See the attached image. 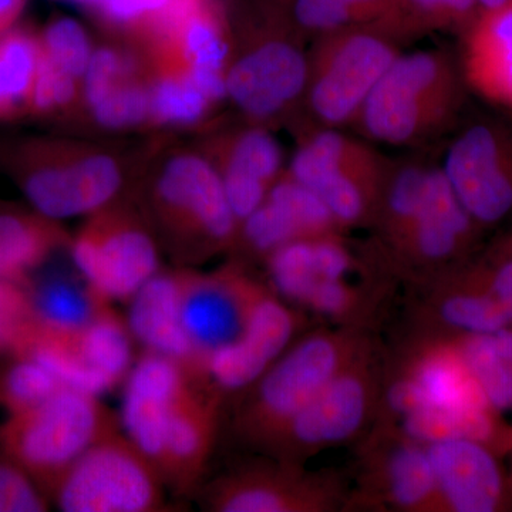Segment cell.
Here are the masks:
<instances>
[{"mask_svg":"<svg viewBox=\"0 0 512 512\" xmlns=\"http://www.w3.org/2000/svg\"><path fill=\"white\" fill-rule=\"evenodd\" d=\"M477 227L440 165H431L423 183L400 188L383 202L373 224L376 254L390 274L429 284L463 264Z\"/></svg>","mask_w":512,"mask_h":512,"instance_id":"obj_1","label":"cell"},{"mask_svg":"<svg viewBox=\"0 0 512 512\" xmlns=\"http://www.w3.org/2000/svg\"><path fill=\"white\" fill-rule=\"evenodd\" d=\"M228 16L241 47L231 52L225 94L252 124L262 126L305 99L311 60L288 9L234 0Z\"/></svg>","mask_w":512,"mask_h":512,"instance_id":"obj_2","label":"cell"},{"mask_svg":"<svg viewBox=\"0 0 512 512\" xmlns=\"http://www.w3.org/2000/svg\"><path fill=\"white\" fill-rule=\"evenodd\" d=\"M375 345L369 329L360 326L320 328L296 339L241 392L232 417L235 436L259 450L333 377Z\"/></svg>","mask_w":512,"mask_h":512,"instance_id":"obj_3","label":"cell"},{"mask_svg":"<svg viewBox=\"0 0 512 512\" xmlns=\"http://www.w3.org/2000/svg\"><path fill=\"white\" fill-rule=\"evenodd\" d=\"M144 208L146 221L184 268L237 244L239 222L210 158L185 151L168 158L147 188Z\"/></svg>","mask_w":512,"mask_h":512,"instance_id":"obj_4","label":"cell"},{"mask_svg":"<svg viewBox=\"0 0 512 512\" xmlns=\"http://www.w3.org/2000/svg\"><path fill=\"white\" fill-rule=\"evenodd\" d=\"M0 164L36 212L55 221L107 207L124 184L113 156L55 138L8 141L0 147Z\"/></svg>","mask_w":512,"mask_h":512,"instance_id":"obj_5","label":"cell"},{"mask_svg":"<svg viewBox=\"0 0 512 512\" xmlns=\"http://www.w3.org/2000/svg\"><path fill=\"white\" fill-rule=\"evenodd\" d=\"M460 94V74L446 53H399L355 124L376 143L416 146L447 126L456 114Z\"/></svg>","mask_w":512,"mask_h":512,"instance_id":"obj_6","label":"cell"},{"mask_svg":"<svg viewBox=\"0 0 512 512\" xmlns=\"http://www.w3.org/2000/svg\"><path fill=\"white\" fill-rule=\"evenodd\" d=\"M117 430L99 396L62 387L35 409L0 423V448L49 497L87 448Z\"/></svg>","mask_w":512,"mask_h":512,"instance_id":"obj_7","label":"cell"},{"mask_svg":"<svg viewBox=\"0 0 512 512\" xmlns=\"http://www.w3.org/2000/svg\"><path fill=\"white\" fill-rule=\"evenodd\" d=\"M383 375L384 357L375 345L333 377L259 451L303 466L320 451L362 439L376 419Z\"/></svg>","mask_w":512,"mask_h":512,"instance_id":"obj_8","label":"cell"},{"mask_svg":"<svg viewBox=\"0 0 512 512\" xmlns=\"http://www.w3.org/2000/svg\"><path fill=\"white\" fill-rule=\"evenodd\" d=\"M393 164L339 128L306 134L288 173L329 208L340 227H372Z\"/></svg>","mask_w":512,"mask_h":512,"instance_id":"obj_9","label":"cell"},{"mask_svg":"<svg viewBox=\"0 0 512 512\" xmlns=\"http://www.w3.org/2000/svg\"><path fill=\"white\" fill-rule=\"evenodd\" d=\"M397 43L372 26L316 37L305 100L323 127L355 123L370 93L399 55Z\"/></svg>","mask_w":512,"mask_h":512,"instance_id":"obj_10","label":"cell"},{"mask_svg":"<svg viewBox=\"0 0 512 512\" xmlns=\"http://www.w3.org/2000/svg\"><path fill=\"white\" fill-rule=\"evenodd\" d=\"M157 468L119 430L94 443L53 490L64 512L168 511Z\"/></svg>","mask_w":512,"mask_h":512,"instance_id":"obj_11","label":"cell"},{"mask_svg":"<svg viewBox=\"0 0 512 512\" xmlns=\"http://www.w3.org/2000/svg\"><path fill=\"white\" fill-rule=\"evenodd\" d=\"M74 265L101 298L130 302L160 271L153 232L136 211L111 202L70 242Z\"/></svg>","mask_w":512,"mask_h":512,"instance_id":"obj_12","label":"cell"},{"mask_svg":"<svg viewBox=\"0 0 512 512\" xmlns=\"http://www.w3.org/2000/svg\"><path fill=\"white\" fill-rule=\"evenodd\" d=\"M443 512L426 444L373 423L357 448V488L346 510Z\"/></svg>","mask_w":512,"mask_h":512,"instance_id":"obj_13","label":"cell"},{"mask_svg":"<svg viewBox=\"0 0 512 512\" xmlns=\"http://www.w3.org/2000/svg\"><path fill=\"white\" fill-rule=\"evenodd\" d=\"M181 322L190 340L202 386H208V362L231 345L247 326L251 313L269 286L239 262L212 272L177 269Z\"/></svg>","mask_w":512,"mask_h":512,"instance_id":"obj_14","label":"cell"},{"mask_svg":"<svg viewBox=\"0 0 512 512\" xmlns=\"http://www.w3.org/2000/svg\"><path fill=\"white\" fill-rule=\"evenodd\" d=\"M348 498L339 474L274 460L217 478L202 491L201 505L212 512H333L346 510Z\"/></svg>","mask_w":512,"mask_h":512,"instance_id":"obj_15","label":"cell"},{"mask_svg":"<svg viewBox=\"0 0 512 512\" xmlns=\"http://www.w3.org/2000/svg\"><path fill=\"white\" fill-rule=\"evenodd\" d=\"M444 177L477 225H493L512 212V133L494 123L461 131L447 148Z\"/></svg>","mask_w":512,"mask_h":512,"instance_id":"obj_16","label":"cell"},{"mask_svg":"<svg viewBox=\"0 0 512 512\" xmlns=\"http://www.w3.org/2000/svg\"><path fill=\"white\" fill-rule=\"evenodd\" d=\"M305 326V316L269 289L238 339L212 355L208 386L224 396L244 392L298 339Z\"/></svg>","mask_w":512,"mask_h":512,"instance_id":"obj_17","label":"cell"},{"mask_svg":"<svg viewBox=\"0 0 512 512\" xmlns=\"http://www.w3.org/2000/svg\"><path fill=\"white\" fill-rule=\"evenodd\" d=\"M345 232L318 195L286 171L242 222L235 248L265 259L289 242Z\"/></svg>","mask_w":512,"mask_h":512,"instance_id":"obj_18","label":"cell"},{"mask_svg":"<svg viewBox=\"0 0 512 512\" xmlns=\"http://www.w3.org/2000/svg\"><path fill=\"white\" fill-rule=\"evenodd\" d=\"M224 397L212 387L191 384L174 403L160 474L175 494L191 493L200 483L217 441Z\"/></svg>","mask_w":512,"mask_h":512,"instance_id":"obj_19","label":"cell"},{"mask_svg":"<svg viewBox=\"0 0 512 512\" xmlns=\"http://www.w3.org/2000/svg\"><path fill=\"white\" fill-rule=\"evenodd\" d=\"M124 383L126 436L160 473L171 409L178 397L197 383L173 360L148 350L134 363Z\"/></svg>","mask_w":512,"mask_h":512,"instance_id":"obj_20","label":"cell"},{"mask_svg":"<svg viewBox=\"0 0 512 512\" xmlns=\"http://www.w3.org/2000/svg\"><path fill=\"white\" fill-rule=\"evenodd\" d=\"M443 512H495L507 504L497 454L470 440L426 444Z\"/></svg>","mask_w":512,"mask_h":512,"instance_id":"obj_21","label":"cell"},{"mask_svg":"<svg viewBox=\"0 0 512 512\" xmlns=\"http://www.w3.org/2000/svg\"><path fill=\"white\" fill-rule=\"evenodd\" d=\"M215 140L211 161L241 227L282 175L281 146L259 124L229 131Z\"/></svg>","mask_w":512,"mask_h":512,"instance_id":"obj_22","label":"cell"},{"mask_svg":"<svg viewBox=\"0 0 512 512\" xmlns=\"http://www.w3.org/2000/svg\"><path fill=\"white\" fill-rule=\"evenodd\" d=\"M264 261L271 281L269 288L279 298L298 306L322 279H353L370 271L346 244L345 234L289 242Z\"/></svg>","mask_w":512,"mask_h":512,"instance_id":"obj_23","label":"cell"},{"mask_svg":"<svg viewBox=\"0 0 512 512\" xmlns=\"http://www.w3.org/2000/svg\"><path fill=\"white\" fill-rule=\"evenodd\" d=\"M463 37L464 82L488 103L512 109V0L481 10Z\"/></svg>","mask_w":512,"mask_h":512,"instance_id":"obj_24","label":"cell"},{"mask_svg":"<svg viewBox=\"0 0 512 512\" xmlns=\"http://www.w3.org/2000/svg\"><path fill=\"white\" fill-rule=\"evenodd\" d=\"M128 328L148 352L173 360L200 384L194 353L181 322L177 272L158 271L131 298ZM205 387V386H204Z\"/></svg>","mask_w":512,"mask_h":512,"instance_id":"obj_25","label":"cell"},{"mask_svg":"<svg viewBox=\"0 0 512 512\" xmlns=\"http://www.w3.org/2000/svg\"><path fill=\"white\" fill-rule=\"evenodd\" d=\"M64 229L35 212L0 214V279L29 284V276L60 248L70 245Z\"/></svg>","mask_w":512,"mask_h":512,"instance_id":"obj_26","label":"cell"},{"mask_svg":"<svg viewBox=\"0 0 512 512\" xmlns=\"http://www.w3.org/2000/svg\"><path fill=\"white\" fill-rule=\"evenodd\" d=\"M396 427L423 444L440 440H470L490 448L497 456L501 451L512 448V430L505 426L500 412L493 407H429L406 417Z\"/></svg>","mask_w":512,"mask_h":512,"instance_id":"obj_27","label":"cell"},{"mask_svg":"<svg viewBox=\"0 0 512 512\" xmlns=\"http://www.w3.org/2000/svg\"><path fill=\"white\" fill-rule=\"evenodd\" d=\"M478 0H389L372 28L397 45L437 32H460L481 12Z\"/></svg>","mask_w":512,"mask_h":512,"instance_id":"obj_28","label":"cell"},{"mask_svg":"<svg viewBox=\"0 0 512 512\" xmlns=\"http://www.w3.org/2000/svg\"><path fill=\"white\" fill-rule=\"evenodd\" d=\"M134 336L127 319L109 305L90 325L74 333V345L87 366L110 390L126 382L134 366Z\"/></svg>","mask_w":512,"mask_h":512,"instance_id":"obj_29","label":"cell"},{"mask_svg":"<svg viewBox=\"0 0 512 512\" xmlns=\"http://www.w3.org/2000/svg\"><path fill=\"white\" fill-rule=\"evenodd\" d=\"M40 49L33 30L12 28L0 35V121L30 116Z\"/></svg>","mask_w":512,"mask_h":512,"instance_id":"obj_30","label":"cell"},{"mask_svg":"<svg viewBox=\"0 0 512 512\" xmlns=\"http://www.w3.org/2000/svg\"><path fill=\"white\" fill-rule=\"evenodd\" d=\"M29 291L36 319L47 328L62 332H80L111 305L84 278L79 282L55 276L37 285L29 282Z\"/></svg>","mask_w":512,"mask_h":512,"instance_id":"obj_31","label":"cell"},{"mask_svg":"<svg viewBox=\"0 0 512 512\" xmlns=\"http://www.w3.org/2000/svg\"><path fill=\"white\" fill-rule=\"evenodd\" d=\"M150 72V123L156 126H195L217 104L202 92L188 73L151 67Z\"/></svg>","mask_w":512,"mask_h":512,"instance_id":"obj_32","label":"cell"},{"mask_svg":"<svg viewBox=\"0 0 512 512\" xmlns=\"http://www.w3.org/2000/svg\"><path fill=\"white\" fill-rule=\"evenodd\" d=\"M389 0H291L289 15L302 35L315 37L372 26Z\"/></svg>","mask_w":512,"mask_h":512,"instance_id":"obj_33","label":"cell"},{"mask_svg":"<svg viewBox=\"0 0 512 512\" xmlns=\"http://www.w3.org/2000/svg\"><path fill=\"white\" fill-rule=\"evenodd\" d=\"M62 387L57 377L32 357H9L0 367V423L35 409Z\"/></svg>","mask_w":512,"mask_h":512,"instance_id":"obj_34","label":"cell"},{"mask_svg":"<svg viewBox=\"0 0 512 512\" xmlns=\"http://www.w3.org/2000/svg\"><path fill=\"white\" fill-rule=\"evenodd\" d=\"M463 356L468 369L497 412L512 409V362L498 355L485 333L444 332Z\"/></svg>","mask_w":512,"mask_h":512,"instance_id":"obj_35","label":"cell"},{"mask_svg":"<svg viewBox=\"0 0 512 512\" xmlns=\"http://www.w3.org/2000/svg\"><path fill=\"white\" fill-rule=\"evenodd\" d=\"M151 72L148 64L128 74L90 107L99 126L119 130L150 121Z\"/></svg>","mask_w":512,"mask_h":512,"instance_id":"obj_36","label":"cell"},{"mask_svg":"<svg viewBox=\"0 0 512 512\" xmlns=\"http://www.w3.org/2000/svg\"><path fill=\"white\" fill-rule=\"evenodd\" d=\"M174 3L175 0H99L92 5V10L104 28L144 45Z\"/></svg>","mask_w":512,"mask_h":512,"instance_id":"obj_37","label":"cell"},{"mask_svg":"<svg viewBox=\"0 0 512 512\" xmlns=\"http://www.w3.org/2000/svg\"><path fill=\"white\" fill-rule=\"evenodd\" d=\"M42 45V43H40ZM83 97V83L64 72L40 49L39 70L33 92L30 116L37 119H56L76 109Z\"/></svg>","mask_w":512,"mask_h":512,"instance_id":"obj_38","label":"cell"},{"mask_svg":"<svg viewBox=\"0 0 512 512\" xmlns=\"http://www.w3.org/2000/svg\"><path fill=\"white\" fill-rule=\"evenodd\" d=\"M35 322L29 284L0 279V357L18 356Z\"/></svg>","mask_w":512,"mask_h":512,"instance_id":"obj_39","label":"cell"},{"mask_svg":"<svg viewBox=\"0 0 512 512\" xmlns=\"http://www.w3.org/2000/svg\"><path fill=\"white\" fill-rule=\"evenodd\" d=\"M42 52L64 72L84 79L93 50L80 23L70 18L53 19L40 33Z\"/></svg>","mask_w":512,"mask_h":512,"instance_id":"obj_40","label":"cell"},{"mask_svg":"<svg viewBox=\"0 0 512 512\" xmlns=\"http://www.w3.org/2000/svg\"><path fill=\"white\" fill-rule=\"evenodd\" d=\"M49 510L47 495L22 467L2 451L0 454V512Z\"/></svg>","mask_w":512,"mask_h":512,"instance_id":"obj_41","label":"cell"},{"mask_svg":"<svg viewBox=\"0 0 512 512\" xmlns=\"http://www.w3.org/2000/svg\"><path fill=\"white\" fill-rule=\"evenodd\" d=\"M476 266L485 285L504 306L512 320V254L505 251L504 254L494 256Z\"/></svg>","mask_w":512,"mask_h":512,"instance_id":"obj_42","label":"cell"},{"mask_svg":"<svg viewBox=\"0 0 512 512\" xmlns=\"http://www.w3.org/2000/svg\"><path fill=\"white\" fill-rule=\"evenodd\" d=\"M28 0H0V35L15 28Z\"/></svg>","mask_w":512,"mask_h":512,"instance_id":"obj_43","label":"cell"},{"mask_svg":"<svg viewBox=\"0 0 512 512\" xmlns=\"http://www.w3.org/2000/svg\"><path fill=\"white\" fill-rule=\"evenodd\" d=\"M478 2H480L481 8L491 9L504 5V3L511 2V0H478Z\"/></svg>","mask_w":512,"mask_h":512,"instance_id":"obj_44","label":"cell"},{"mask_svg":"<svg viewBox=\"0 0 512 512\" xmlns=\"http://www.w3.org/2000/svg\"><path fill=\"white\" fill-rule=\"evenodd\" d=\"M252 2L268 3V5L281 6V8H289L291 0H252Z\"/></svg>","mask_w":512,"mask_h":512,"instance_id":"obj_45","label":"cell"},{"mask_svg":"<svg viewBox=\"0 0 512 512\" xmlns=\"http://www.w3.org/2000/svg\"><path fill=\"white\" fill-rule=\"evenodd\" d=\"M69 2L84 3V5L92 6L94 3L99 2V0H69Z\"/></svg>","mask_w":512,"mask_h":512,"instance_id":"obj_46","label":"cell"},{"mask_svg":"<svg viewBox=\"0 0 512 512\" xmlns=\"http://www.w3.org/2000/svg\"><path fill=\"white\" fill-rule=\"evenodd\" d=\"M507 252H510V254H512V242L510 245H508Z\"/></svg>","mask_w":512,"mask_h":512,"instance_id":"obj_47","label":"cell"}]
</instances>
